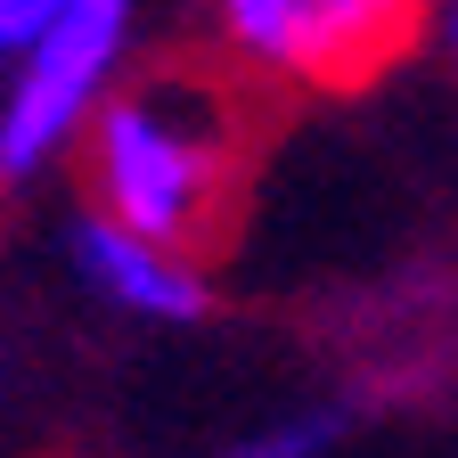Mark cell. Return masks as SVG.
<instances>
[{"instance_id": "cell-1", "label": "cell", "mask_w": 458, "mask_h": 458, "mask_svg": "<svg viewBox=\"0 0 458 458\" xmlns=\"http://www.w3.org/2000/svg\"><path fill=\"white\" fill-rule=\"evenodd\" d=\"M90 140V189H98V213L140 229L156 246H197L221 197H229V114L205 82H140V90H114L98 106V123L82 131Z\"/></svg>"}, {"instance_id": "cell-2", "label": "cell", "mask_w": 458, "mask_h": 458, "mask_svg": "<svg viewBox=\"0 0 458 458\" xmlns=\"http://www.w3.org/2000/svg\"><path fill=\"white\" fill-rule=\"evenodd\" d=\"M131 41V0H66L41 41L0 74V181H33L66 156L98 106L114 98V66Z\"/></svg>"}, {"instance_id": "cell-3", "label": "cell", "mask_w": 458, "mask_h": 458, "mask_svg": "<svg viewBox=\"0 0 458 458\" xmlns=\"http://www.w3.org/2000/svg\"><path fill=\"white\" fill-rule=\"evenodd\" d=\"M426 0H221V33L238 57L286 82H369L385 57L410 49Z\"/></svg>"}, {"instance_id": "cell-4", "label": "cell", "mask_w": 458, "mask_h": 458, "mask_svg": "<svg viewBox=\"0 0 458 458\" xmlns=\"http://www.w3.org/2000/svg\"><path fill=\"white\" fill-rule=\"evenodd\" d=\"M74 270L98 286L114 311H131V319H197L205 311L197 254L156 246V238H140V229L106 221V213H82L74 221Z\"/></svg>"}, {"instance_id": "cell-5", "label": "cell", "mask_w": 458, "mask_h": 458, "mask_svg": "<svg viewBox=\"0 0 458 458\" xmlns=\"http://www.w3.org/2000/svg\"><path fill=\"white\" fill-rule=\"evenodd\" d=\"M327 434H335V418H327V410H303V418H270V426H254L246 442H229V450H213V458H319Z\"/></svg>"}, {"instance_id": "cell-6", "label": "cell", "mask_w": 458, "mask_h": 458, "mask_svg": "<svg viewBox=\"0 0 458 458\" xmlns=\"http://www.w3.org/2000/svg\"><path fill=\"white\" fill-rule=\"evenodd\" d=\"M57 9H66V0H0V74H9L17 57L41 41V25H49Z\"/></svg>"}, {"instance_id": "cell-7", "label": "cell", "mask_w": 458, "mask_h": 458, "mask_svg": "<svg viewBox=\"0 0 458 458\" xmlns=\"http://www.w3.org/2000/svg\"><path fill=\"white\" fill-rule=\"evenodd\" d=\"M442 33H450V57H458V0H450V25H442Z\"/></svg>"}]
</instances>
